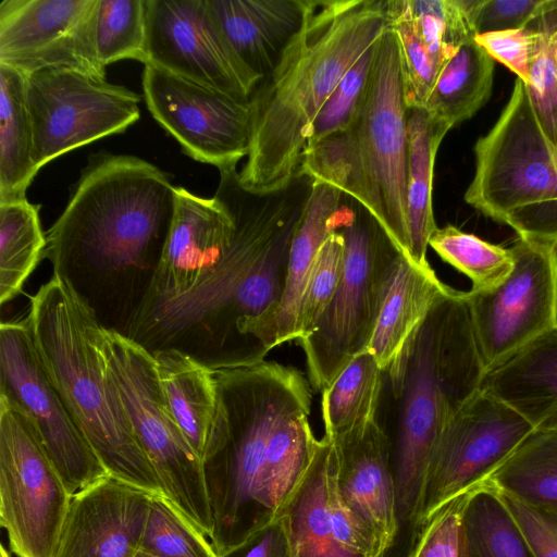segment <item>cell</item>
<instances>
[{
  "instance_id": "obj_1",
  "label": "cell",
  "mask_w": 557,
  "mask_h": 557,
  "mask_svg": "<svg viewBox=\"0 0 557 557\" xmlns=\"http://www.w3.org/2000/svg\"><path fill=\"white\" fill-rule=\"evenodd\" d=\"M219 172L214 196L234 221L224 257L190 290L144 299L124 334L150 354L176 349L211 370L261 362L275 347L289 249L314 181L298 171L280 189L253 193L236 165Z\"/></svg>"
},
{
  "instance_id": "obj_2",
  "label": "cell",
  "mask_w": 557,
  "mask_h": 557,
  "mask_svg": "<svg viewBox=\"0 0 557 557\" xmlns=\"http://www.w3.org/2000/svg\"><path fill=\"white\" fill-rule=\"evenodd\" d=\"M175 188L168 173L135 156L91 154L45 257L108 330L125 334L146 297L170 233Z\"/></svg>"
},
{
  "instance_id": "obj_3",
  "label": "cell",
  "mask_w": 557,
  "mask_h": 557,
  "mask_svg": "<svg viewBox=\"0 0 557 557\" xmlns=\"http://www.w3.org/2000/svg\"><path fill=\"white\" fill-rule=\"evenodd\" d=\"M485 374L466 292L449 287L383 370L397 521L386 557H410L435 444Z\"/></svg>"
},
{
  "instance_id": "obj_4",
  "label": "cell",
  "mask_w": 557,
  "mask_h": 557,
  "mask_svg": "<svg viewBox=\"0 0 557 557\" xmlns=\"http://www.w3.org/2000/svg\"><path fill=\"white\" fill-rule=\"evenodd\" d=\"M387 27L385 0H309L301 27L249 98L245 189L270 193L293 180L317 114Z\"/></svg>"
},
{
  "instance_id": "obj_5",
  "label": "cell",
  "mask_w": 557,
  "mask_h": 557,
  "mask_svg": "<svg viewBox=\"0 0 557 557\" xmlns=\"http://www.w3.org/2000/svg\"><path fill=\"white\" fill-rule=\"evenodd\" d=\"M215 412L202 456L218 555L275 519L264 493L267 459L285 421L311 406L309 380L294 367L261 361L213 370Z\"/></svg>"
},
{
  "instance_id": "obj_6",
  "label": "cell",
  "mask_w": 557,
  "mask_h": 557,
  "mask_svg": "<svg viewBox=\"0 0 557 557\" xmlns=\"http://www.w3.org/2000/svg\"><path fill=\"white\" fill-rule=\"evenodd\" d=\"M27 319L48 374L108 474L163 495L109 369L103 326L91 309L53 275L32 296Z\"/></svg>"
},
{
  "instance_id": "obj_7",
  "label": "cell",
  "mask_w": 557,
  "mask_h": 557,
  "mask_svg": "<svg viewBox=\"0 0 557 557\" xmlns=\"http://www.w3.org/2000/svg\"><path fill=\"white\" fill-rule=\"evenodd\" d=\"M299 170L362 205L410 258L407 106L398 40L389 26L376 42L367 94L354 119L306 149Z\"/></svg>"
},
{
  "instance_id": "obj_8",
  "label": "cell",
  "mask_w": 557,
  "mask_h": 557,
  "mask_svg": "<svg viewBox=\"0 0 557 557\" xmlns=\"http://www.w3.org/2000/svg\"><path fill=\"white\" fill-rule=\"evenodd\" d=\"M465 201L519 237L557 247V146L517 78L498 120L474 145Z\"/></svg>"
},
{
  "instance_id": "obj_9",
  "label": "cell",
  "mask_w": 557,
  "mask_h": 557,
  "mask_svg": "<svg viewBox=\"0 0 557 557\" xmlns=\"http://www.w3.org/2000/svg\"><path fill=\"white\" fill-rule=\"evenodd\" d=\"M330 226L344 239L342 277L313 329L297 339L309 383L320 392L368 349L389 277L403 253L374 215L347 195L343 194Z\"/></svg>"
},
{
  "instance_id": "obj_10",
  "label": "cell",
  "mask_w": 557,
  "mask_h": 557,
  "mask_svg": "<svg viewBox=\"0 0 557 557\" xmlns=\"http://www.w3.org/2000/svg\"><path fill=\"white\" fill-rule=\"evenodd\" d=\"M103 345L126 413L163 495L210 540L213 517L202 460L165 406L152 355L129 337L104 327Z\"/></svg>"
},
{
  "instance_id": "obj_11",
  "label": "cell",
  "mask_w": 557,
  "mask_h": 557,
  "mask_svg": "<svg viewBox=\"0 0 557 557\" xmlns=\"http://www.w3.org/2000/svg\"><path fill=\"white\" fill-rule=\"evenodd\" d=\"M72 495L30 418L0 396V524L17 557H52Z\"/></svg>"
},
{
  "instance_id": "obj_12",
  "label": "cell",
  "mask_w": 557,
  "mask_h": 557,
  "mask_svg": "<svg viewBox=\"0 0 557 557\" xmlns=\"http://www.w3.org/2000/svg\"><path fill=\"white\" fill-rule=\"evenodd\" d=\"M509 250L502 282L466 292L486 372L557 327V247L519 237Z\"/></svg>"
},
{
  "instance_id": "obj_13",
  "label": "cell",
  "mask_w": 557,
  "mask_h": 557,
  "mask_svg": "<svg viewBox=\"0 0 557 557\" xmlns=\"http://www.w3.org/2000/svg\"><path fill=\"white\" fill-rule=\"evenodd\" d=\"M25 92L38 170L69 151L123 133L140 117L138 94L71 70L25 76Z\"/></svg>"
},
{
  "instance_id": "obj_14",
  "label": "cell",
  "mask_w": 557,
  "mask_h": 557,
  "mask_svg": "<svg viewBox=\"0 0 557 557\" xmlns=\"http://www.w3.org/2000/svg\"><path fill=\"white\" fill-rule=\"evenodd\" d=\"M0 396L30 418L72 496L109 475L48 374L27 318L0 325Z\"/></svg>"
},
{
  "instance_id": "obj_15",
  "label": "cell",
  "mask_w": 557,
  "mask_h": 557,
  "mask_svg": "<svg viewBox=\"0 0 557 557\" xmlns=\"http://www.w3.org/2000/svg\"><path fill=\"white\" fill-rule=\"evenodd\" d=\"M533 430L515 409L483 389L472 396L435 444L422 495L420 532L449 502L478 487Z\"/></svg>"
},
{
  "instance_id": "obj_16",
  "label": "cell",
  "mask_w": 557,
  "mask_h": 557,
  "mask_svg": "<svg viewBox=\"0 0 557 557\" xmlns=\"http://www.w3.org/2000/svg\"><path fill=\"white\" fill-rule=\"evenodd\" d=\"M146 64L242 101L261 81L232 48L208 0H146Z\"/></svg>"
},
{
  "instance_id": "obj_17",
  "label": "cell",
  "mask_w": 557,
  "mask_h": 557,
  "mask_svg": "<svg viewBox=\"0 0 557 557\" xmlns=\"http://www.w3.org/2000/svg\"><path fill=\"white\" fill-rule=\"evenodd\" d=\"M99 0H2L0 65L24 76L64 69L107 81L99 60Z\"/></svg>"
},
{
  "instance_id": "obj_18",
  "label": "cell",
  "mask_w": 557,
  "mask_h": 557,
  "mask_svg": "<svg viewBox=\"0 0 557 557\" xmlns=\"http://www.w3.org/2000/svg\"><path fill=\"white\" fill-rule=\"evenodd\" d=\"M143 90L153 119L191 159L223 169L247 157L249 101L180 77L152 64L143 72Z\"/></svg>"
},
{
  "instance_id": "obj_19",
  "label": "cell",
  "mask_w": 557,
  "mask_h": 557,
  "mask_svg": "<svg viewBox=\"0 0 557 557\" xmlns=\"http://www.w3.org/2000/svg\"><path fill=\"white\" fill-rule=\"evenodd\" d=\"M151 496L111 475L78 491L52 557H136Z\"/></svg>"
},
{
  "instance_id": "obj_20",
  "label": "cell",
  "mask_w": 557,
  "mask_h": 557,
  "mask_svg": "<svg viewBox=\"0 0 557 557\" xmlns=\"http://www.w3.org/2000/svg\"><path fill=\"white\" fill-rule=\"evenodd\" d=\"M233 232V218L221 200L176 186L170 233L144 299L176 296L195 287L222 260Z\"/></svg>"
},
{
  "instance_id": "obj_21",
  "label": "cell",
  "mask_w": 557,
  "mask_h": 557,
  "mask_svg": "<svg viewBox=\"0 0 557 557\" xmlns=\"http://www.w3.org/2000/svg\"><path fill=\"white\" fill-rule=\"evenodd\" d=\"M332 441L338 497L355 520L383 544L386 554L397 533L388 437L375 419Z\"/></svg>"
},
{
  "instance_id": "obj_22",
  "label": "cell",
  "mask_w": 557,
  "mask_h": 557,
  "mask_svg": "<svg viewBox=\"0 0 557 557\" xmlns=\"http://www.w3.org/2000/svg\"><path fill=\"white\" fill-rule=\"evenodd\" d=\"M336 467L334 443L324 435L280 513L293 557H366L354 547L341 524Z\"/></svg>"
},
{
  "instance_id": "obj_23",
  "label": "cell",
  "mask_w": 557,
  "mask_h": 557,
  "mask_svg": "<svg viewBox=\"0 0 557 557\" xmlns=\"http://www.w3.org/2000/svg\"><path fill=\"white\" fill-rule=\"evenodd\" d=\"M240 60L267 77L301 27L309 0H208Z\"/></svg>"
},
{
  "instance_id": "obj_24",
  "label": "cell",
  "mask_w": 557,
  "mask_h": 557,
  "mask_svg": "<svg viewBox=\"0 0 557 557\" xmlns=\"http://www.w3.org/2000/svg\"><path fill=\"white\" fill-rule=\"evenodd\" d=\"M481 389L515 409L534 430L557 431V327L487 371Z\"/></svg>"
},
{
  "instance_id": "obj_25",
  "label": "cell",
  "mask_w": 557,
  "mask_h": 557,
  "mask_svg": "<svg viewBox=\"0 0 557 557\" xmlns=\"http://www.w3.org/2000/svg\"><path fill=\"white\" fill-rule=\"evenodd\" d=\"M448 288L431 265H419L400 253L368 346L382 370L398 355L408 337Z\"/></svg>"
},
{
  "instance_id": "obj_26",
  "label": "cell",
  "mask_w": 557,
  "mask_h": 557,
  "mask_svg": "<svg viewBox=\"0 0 557 557\" xmlns=\"http://www.w3.org/2000/svg\"><path fill=\"white\" fill-rule=\"evenodd\" d=\"M151 355L165 406L202 459L216 406L213 370L172 348Z\"/></svg>"
},
{
  "instance_id": "obj_27",
  "label": "cell",
  "mask_w": 557,
  "mask_h": 557,
  "mask_svg": "<svg viewBox=\"0 0 557 557\" xmlns=\"http://www.w3.org/2000/svg\"><path fill=\"white\" fill-rule=\"evenodd\" d=\"M342 196L337 187L320 180L313 181L311 195L289 249L285 288L274 318L275 347L297 339L302 293L319 250L330 234V220Z\"/></svg>"
},
{
  "instance_id": "obj_28",
  "label": "cell",
  "mask_w": 557,
  "mask_h": 557,
  "mask_svg": "<svg viewBox=\"0 0 557 557\" xmlns=\"http://www.w3.org/2000/svg\"><path fill=\"white\" fill-rule=\"evenodd\" d=\"M451 126L423 107L407 108L408 176L407 207L410 235V259L426 267V250L434 220L432 190L436 153Z\"/></svg>"
},
{
  "instance_id": "obj_29",
  "label": "cell",
  "mask_w": 557,
  "mask_h": 557,
  "mask_svg": "<svg viewBox=\"0 0 557 557\" xmlns=\"http://www.w3.org/2000/svg\"><path fill=\"white\" fill-rule=\"evenodd\" d=\"M38 171L25 76L0 65V202L26 200Z\"/></svg>"
},
{
  "instance_id": "obj_30",
  "label": "cell",
  "mask_w": 557,
  "mask_h": 557,
  "mask_svg": "<svg viewBox=\"0 0 557 557\" xmlns=\"http://www.w3.org/2000/svg\"><path fill=\"white\" fill-rule=\"evenodd\" d=\"M494 64L474 37L466 40L441 69L423 108L451 128L469 120L491 97Z\"/></svg>"
},
{
  "instance_id": "obj_31",
  "label": "cell",
  "mask_w": 557,
  "mask_h": 557,
  "mask_svg": "<svg viewBox=\"0 0 557 557\" xmlns=\"http://www.w3.org/2000/svg\"><path fill=\"white\" fill-rule=\"evenodd\" d=\"M482 483L557 513V431L533 430Z\"/></svg>"
},
{
  "instance_id": "obj_32",
  "label": "cell",
  "mask_w": 557,
  "mask_h": 557,
  "mask_svg": "<svg viewBox=\"0 0 557 557\" xmlns=\"http://www.w3.org/2000/svg\"><path fill=\"white\" fill-rule=\"evenodd\" d=\"M383 387V370L363 350L322 392L324 435L338 438L376 419Z\"/></svg>"
},
{
  "instance_id": "obj_33",
  "label": "cell",
  "mask_w": 557,
  "mask_h": 557,
  "mask_svg": "<svg viewBox=\"0 0 557 557\" xmlns=\"http://www.w3.org/2000/svg\"><path fill=\"white\" fill-rule=\"evenodd\" d=\"M47 246L39 206L26 200L0 202V305L16 297L45 257Z\"/></svg>"
},
{
  "instance_id": "obj_34",
  "label": "cell",
  "mask_w": 557,
  "mask_h": 557,
  "mask_svg": "<svg viewBox=\"0 0 557 557\" xmlns=\"http://www.w3.org/2000/svg\"><path fill=\"white\" fill-rule=\"evenodd\" d=\"M470 557H531L508 511L491 488H473L462 517Z\"/></svg>"
},
{
  "instance_id": "obj_35",
  "label": "cell",
  "mask_w": 557,
  "mask_h": 557,
  "mask_svg": "<svg viewBox=\"0 0 557 557\" xmlns=\"http://www.w3.org/2000/svg\"><path fill=\"white\" fill-rule=\"evenodd\" d=\"M429 246L445 262L467 275L475 289L498 284L513 265L509 248L485 242L454 225L437 227L430 237Z\"/></svg>"
},
{
  "instance_id": "obj_36",
  "label": "cell",
  "mask_w": 557,
  "mask_h": 557,
  "mask_svg": "<svg viewBox=\"0 0 557 557\" xmlns=\"http://www.w3.org/2000/svg\"><path fill=\"white\" fill-rule=\"evenodd\" d=\"M536 33L524 85L534 113L546 136L557 146V69L554 46L557 33V0H547L544 10L527 26Z\"/></svg>"
},
{
  "instance_id": "obj_37",
  "label": "cell",
  "mask_w": 557,
  "mask_h": 557,
  "mask_svg": "<svg viewBox=\"0 0 557 557\" xmlns=\"http://www.w3.org/2000/svg\"><path fill=\"white\" fill-rule=\"evenodd\" d=\"M96 41L106 67L125 59L146 64V0H99Z\"/></svg>"
},
{
  "instance_id": "obj_38",
  "label": "cell",
  "mask_w": 557,
  "mask_h": 557,
  "mask_svg": "<svg viewBox=\"0 0 557 557\" xmlns=\"http://www.w3.org/2000/svg\"><path fill=\"white\" fill-rule=\"evenodd\" d=\"M139 554L149 557H216L208 537L163 495H152Z\"/></svg>"
},
{
  "instance_id": "obj_39",
  "label": "cell",
  "mask_w": 557,
  "mask_h": 557,
  "mask_svg": "<svg viewBox=\"0 0 557 557\" xmlns=\"http://www.w3.org/2000/svg\"><path fill=\"white\" fill-rule=\"evenodd\" d=\"M385 13L398 40L406 106L424 107L441 67L419 36L409 0H385Z\"/></svg>"
},
{
  "instance_id": "obj_40",
  "label": "cell",
  "mask_w": 557,
  "mask_h": 557,
  "mask_svg": "<svg viewBox=\"0 0 557 557\" xmlns=\"http://www.w3.org/2000/svg\"><path fill=\"white\" fill-rule=\"evenodd\" d=\"M376 42L345 74L325 101L311 124L305 150L349 125L367 94Z\"/></svg>"
},
{
  "instance_id": "obj_41",
  "label": "cell",
  "mask_w": 557,
  "mask_h": 557,
  "mask_svg": "<svg viewBox=\"0 0 557 557\" xmlns=\"http://www.w3.org/2000/svg\"><path fill=\"white\" fill-rule=\"evenodd\" d=\"M331 231L309 273L297 318V339L308 334L332 300L342 277L344 239Z\"/></svg>"
},
{
  "instance_id": "obj_42",
  "label": "cell",
  "mask_w": 557,
  "mask_h": 557,
  "mask_svg": "<svg viewBox=\"0 0 557 557\" xmlns=\"http://www.w3.org/2000/svg\"><path fill=\"white\" fill-rule=\"evenodd\" d=\"M488 487L508 511L531 557H557V513Z\"/></svg>"
},
{
  "instance_id": "obj_43",
  "label": "cell",
  "mask_w": 557,
  "mask_h": 557,
  "mask_svg": "<svg viewBox=\"0 0 557 557\" xmlns=\"http://www.w3.org/2000/svg\"><path fill=\"white\" fill-rule=\"evenodd\" d=\"M471 492L453 499L431 518L410 557H460L462 517Z\"/></svg>"
},
{
  "instance_id": "obj_44",
  "label": "cell",
  "mask_w": 557,
  "mask_h": 557,
  "mask_svg": "<svg viewBox=\"0 0 557 557\" xmlns=\"http://www.w3.org/2000/svg\"><path fill=\"white\" fill-rule=\"evenodd\" d=\"M536 33L529 28L475 35V41L493 60L513 72L525 85L529 81L531 57Z\"/></svg>"
},
{
  "instance_id": "obj_45",
  "label": "cell",
  "mask_w": 557,
  "mask_h": 557,
  "mask_svg": "<svg viewBox=\"0 0 557 557\" xmlns=\"http://www.w3.org/2000/svg\"><path fill=\"white\" fill-rule=\"evenodd\" d=\"M547 0H480L474 28L476 35L525 28Z\"/></svg>"
},
{
  "instance_id": "obj_46",
  "label": "cell",
  "mask_w": 557,
  "mask_h": 557,
  "mask_svg": "<svg viewBox=\"0 0 557 557\" xmlns=\"http://www.w3.org/2000/svg\"><path fill=\"white\" fill-rule=\"evenodd\" d=\"M409 5L419 36L442 69L453 57L446 46L444 0H409Z\"/></svg>"
},
{
  "instance_id": "obj_47",
  "label": "cell",
  "mask_w": 557,
  "mask_h": 557,
  "mask_svg": "<svg viewBox=\"0 0 557 557\" xmlns=\"http://www.w3.org/2000/svg\"><path fill=\"white\" fill-rule=\"evenodd\" d=\"M216 557H293L283 518L278 516Z\"/></svg>"
},
{
  "instance_id": "obj_48",
  "label": "cell",
  "mask_w": 557,
  "mask_h": 557,
  "mask_svg": "<svg viewBox=\"0 0 557 557\" xmlns=\"http://www.w3.org/2000/svg\"><path fill=\"white\" fill-rule=\"evenodd\" d=\"M460 557H470L469 552H468V548H467V545H466V542H465L463 536H462V531H461V550H460Z\"/></svg>"
},
{
  "instance_id": "obj_49",
  "label": "cell",
  "mask_w": 557,
  "mask_h": 557,
  "mask_svg": "<svg viewBox=\"0 0 557 557\" xmlns=\"http://www.w3.org/2000/svg\"><path fill=\"white\" fill-rule=\"evenodd\" d=\"M0 557H11L9 550L3 545L0 547Z\"/></svg>"
},
{
  "instance_id": "obj_50",
  "label": "cell",
  "mask_w": 557,
  "mask_h": 557,
  "mask_svg": "<svg viewBox=\"0 0 557 557\" xmlns=\"http://www.w3.org/2000/svg\"><path fill=\"white\" fill-rule=\"evenodd\" d=\"M553 57H554V62H555V65H556V69H557V33H556V39H555Z\"/></svg>"
},
{
  "instance_id": "obj_51",
  "label": "cell",
  "mask_w": 557,
  "mask_h": 557,
  "mask_svg": "<svg viewBox=\"0 0 557 557\" xmlns=\"http://www.w3.org/2000/svg\"><path fill=\"white\" fill-rule=\"evenodd\" d=\"M136 557H149V556H146V555H143V554L138 553Z\"/></svg>"
}]
</instances>
